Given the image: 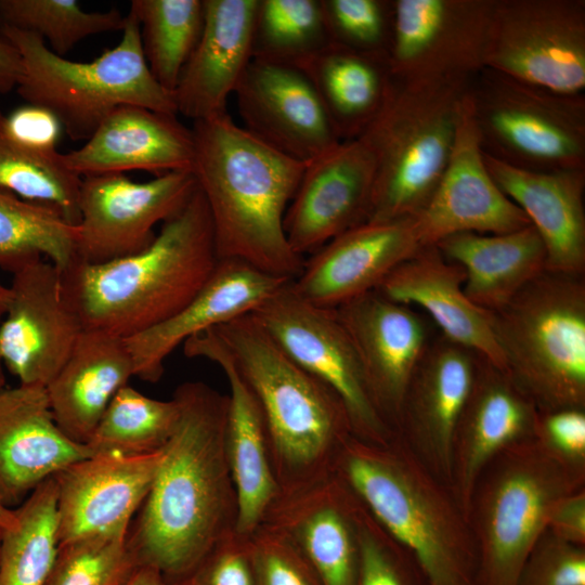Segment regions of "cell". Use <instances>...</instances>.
<instances>
[{
    "mask_svg": "<svg viewBox=\"0 0 585 585\" xmlns=\"http://www.w3.org/2000/svg\"><path fill=\"white\" fill-rule=\"evenodd\" d=\"M173 398L177 427L127 535L135 567L165 583L188 580L213 549L226 504L227 398L202 382L181 385Z\"/></svg>",
    "mask_w": 585,
    "mask_h": 585,
    "instance_id": "cell-1",
    "label": "cell"
},
{
    "mask_svg": "<svg viewBox=\"0 0 585 585\" xmlns=\"http://www.w3.org/2000/svg\"><path fill=\"white\" fill-rule=\"evenodd\" d=\"M191 128V171L209 210L218 259L296 278L306 258L288 244L284 218L306 164L264 144L229 113Z\"/></svg>",
    "mask_w": 585,
    "mask_h": 585,
    "instance_id": "cell-2",
    "label": "cell"
},
{
    "mask_svg": "<svg viewBox=\"0 0 585 585\" xmlns=\"http://www.w3.org/2000/svg\"><path fill=\"white\" fill-rule=\"evenodd\" d=\"M219 262L206 200L197 188L145 249L103 263L77 260L62 272L83 329L128 339L181 311Z\"/></svg>",
    "mask_w": 585,
    "mask_h": 585,
    "instance_id": "cell-3",
    "label": "cell"
},
{
    "mask_svg": "<svg viewBox=\"0 0 585 585\" xmlns=\"http://www.w3.org/2000/svg\"><path fill=\"white\" fill-rule=\"evenodd\" d=\"M342 446L349 487L412 554L429 585H480L476 543L451 487L398 437L375 445L349 435Z\"/></svg>",
    "mask_w": 585,
    "mask_h": 585,
    "instance_id": "cell-4",
    "label": "cell"
},
{
    "mask_svg": "<svg viewBox=\"0 0 585 585\" xmlns=\"http://www.w3.org/2000/svg\"><path fill=\"white\" fill-rule=\"evenodd\" d=\"M471 78L400 81L360 138L375 180L367 221L419 214L447 166Z\"/></svg>",
    "mask_w": 585,
    "mask_h": 585,
    "instance_id": "cell-5",
    "label": "cell"
},
{
    "mask_svg": "<svg viewBox=\"0 0 585 585\" xmlns=\"http://www.w3.org/2000/svg\"><path fill=\"white\" fill-rule=\"evenodd\" d=\"M486 313L505 372L538 412L585 410V275L545 270Z\"/></svg>",
    "mask_w": 585,
    "mask_h": 585,
    "instance_id": "cell-6",
    "label": "cell"
},
{
    "mask_svg": "<svg viewBox=\"0 0 585 585\" xmlns=\"http://www.w3.org/2000/svg\"><path fill=\"white\" fill-rule=\"evenodd\" d=\"M0 31L22 56L17 94L27 104L50 113L74 141H87L122 105L178 115L172 92L164 89L150 72L140 25L130 11L120 41L91 62L60 56L35 34L5 26H0Z\"/></svg>",
    "mask_w": 585,
    "mask_h": 585,
    "instance_id": "cell-7",
    "label": "cell"
},
{
    "mask_svg": "<svg viewBox=\"0 0 585 585\" xmlns=\"http://www.w3.org/2000/svg\"><path fill=\"white\" fill-rule=\"evenodd\" d=\"M582 489L585 468L561 460L534 437L500 451L481 472L467 511L480 585H516L552 505Z\"/></svg>",
    "mask_w": 585,
    "mask_h": 585,
    "instance_id": "cell-8",
    "label": "cell"
},
{
    "mask_svg": "<svg viewBox=\"0 0 585 585\" xmlns=\"http://www.w3.org/2000/svg\"><path fill=\"white\" fill-rule=\"evenodd\" d=\"M212 329L255 394L287 463L310 465L352 434L340 399L297 364L251 313Z\"/></svg>",
    "mask_w": 585,
    "mask_h": 585,
    "instance_id": "cell-9",
    "label": "cell"
},
{
    "mask_svg": "<svg viewBox=\"0 0 585 585\" xmlns=\"http://www.w3.org/2000/svg\"><path fill=\"white\" fill-rule=\"evenodd\" d=\"M467 99L482 153L530 171L585 169V96L484 67Z\"/></svg>",
    "mask_w": 585,
    "mask_h": 585,
    "instance_id": "cell-10",
    "label": "cell"
},
{
    "mask_svg": "<svg viewBox=\"0 0 585 585\" xmlns=\"http://www.w3.org/2000/svg\"><path fill=\"white\" fill-rule=\"evenodd\" d=\"M290 282L252 316L297 364L340 399L353 437L387 445L395 433L373 401L360 358L336 309L306 302L291 290Z\"/></svg>",
    "mask_w": 585,
    "mask_h": 585,
    "instance_id": "cell-11",
    "label": "cell"
},
{
    "mask_svg": "<svg viewBox=\"0 0 585 585\" xmlns=\"http://www.w3.org/2000/svg\"><path fill=\"white\" fill-rule=\"evenodd\" d=\"M485 67L560 94H584L585 1L494 0Z\"/></svg>",
    "mask_w": 585,
    "mask_h": 585,
    "instance_id": "cell-12",
    "label": "cell"
},
{
    "mask_svg": "<svg viewBox=\"0 0 585 585\" xmlns=\"http://www.w3.org/2000/svg\"><path fill=\"white\" fill-rule=\"evenodd\" d=\"M197 188L192 171H169L146 182L125 173L81 178L78 198V260L103 263L151 245L154 227L176 216Z\"/></svg>",
    "mask_w": 585,
    "mask_h": 585,
    "instance_id": "cell-13",
    "label": "cell"
},
{
    "mask_svg": "<svg viewBox=\"0 0 585 585\" xmlns=\"http://www.w3.org/2000/svg\"><path fill=\"white\" fill-rule=\"evenodd\" d=\"M494 0H393L388 55L400 81L472 78L485 67Z\"/></svg>",
    "mask_w": 585,
    "mask_h": 585,
    "instance_id": "cell-14",
    "label": "cell"
},
{
    "mask_svg": "<svg viewBox=\"0 0 585 585\" xmlns=\"http://www.w3.org/2000/svg\"><path fill=\"white\" fill-rule=\"evenodd\" d=\"M0 323V361L21 385L47 387L83 330L62 272L40 259L14 272Z\"/></svg>",
    "mask_w": 585,
    "mask_h": 585,
    "instance_id": "cell-15",
    "label": "cell"
},
{
    "mask_svg": "<svg viewBox=\"0 0 585 585\" xmlns=\"http://www.w3.org/2000/svg\"><path fill=\"white\" fill-rule=\"evenodd\" d=\"M478 360L479 353L438 330L412 375L401 408L396 437L448 486L454 433Z\"/></svg>",
    "mask_w": 585,
    "mask_h": 585,
    "instance_id": "cell-16",
    "label": "cell"
},
{
    "mask_svg": "<svg viewBox=\"0 0 585 585\" xmlns=\"http://www.w3.org/2000/svg\"><path fill=\"white\" fill-rule=\"evenodd\" d=\"M336 312L355 347L373 401L396 435L407 386L438 330L426 314L377 290Z\"/></svg>",
    "mask_w": 585,
    "mask_h": 585,
    "instance_id": "cell-17",
    "label": "cell"
},
{
    "mask_svg": "<svg viewBox=\"0 0 585 585\" xmlns=\"http://www.w3.org/2000/svg\"><path fill=\"white\" fill-rule=\"evenodd\" d=\"M374 180V158L361 139L340 141L307 162L284 218L291 249L304 258L367 221Z\"/></svg>",
    "mask_w": 585,
    "mask_h": 585,
    "instance_id": "cell-18",
    "label": "cell"
},
{
    "mask_svg": "<svg viewBox=\"0 0 585 585\" xmlns=\"http://www.w3.org/2000/svg\"><path fill=\"white\" fill-rule=\"evenodd\" d=\"M234 94L242 127L300 162L340 140L308 77L292 65L252 58Z\"/></svg>",
    "mask_w": 585,
    "mask_h": 585,
    "instance_id": "cell-19",
    "label": "cell"
},
{
    "mask_svg": "<svg viewBox=\"0 0 585 585\" xmlns=\"http://www.w3.org/2000/svg\"><path fill=\"white\" fill-rule=\"evenodd\" d=\"M420 247L415 217L365 221L304 259L290 288L306 302L336 309L375 290Z\"/></svg>",
    "mask_w": 585,
    "mask_h": 585,
    "instance_id": "cell-20",
    "label": "cell"
},
{
    "mask_svg": "<svg viewBox=\"0 0 585 585\" xmlns=\"http://www.w3.org/2000/svg\"><path fill=\"white\" fill-rule=\"evenodd\" d=\"M162 454L164 448L140 456L93 455L54 474L60 546L90 536L128 534Z\"/></svg>",
    "mask_w": 585,
    "mask_h": 585,
    "instance_id": "cell-21",
    "label": "cell"
},
{
    "mask_svg": "<svg viewBox=\"0 0 585 585\" xmlns=\"http://www.w3.org/2000/svg\"><path fill=\"white\" fill-rule=\"evenodd\" d=\"M415 221L422 247L456 233L504 234L531 225L524 212L499 190L484 164L467 94L445 171Z\"/></svg>",
    "mask_w": 585,
    "mask_h": 585,
    "instance_id": "cell-22",
    "label": "cell"
},
{
    "mask_svg": "<svg viewBox=\"0 0 585 585\" xmlns=\"http://www.w3.org/2000/svg\"><path fill=\"white\" fill-rule=\"evenodd\" d=\"M537 413L533 401L508 374L479 354L452 450L450 487L466 517L485 466L505 447L534 435Z\"/></svg>",
    "mask_w": 585,
    "mask_h": 585,
    "instance_id": "cell-23",
    "label": "cell"
},
{
    "mask_svg": "<svg viewBox=\"0 0 585 585\" xmlns=\"http://www.w3.org/2000/svg\"><path fill=\"white\" fill-rule=\"evenodd\" d=\"M289 282L239 260H219L207 283L181 311L125 339L135 376L151 382L159 380L166 359L188 338L251 313Z\"/></svg>",
    "mask_w": 585,
    "mask_h": 585,
    "instance_id": "cell-24",
    "label": "cell"
},
{
    "mask_svg": "<svg viewBox=\"0 0 585 585\" xmlns=\"http://www.w3.org/2000/svg\"><path fill=\"white\" fill-rule=\"evenodd\" d=\"M93 456L56 425L44 387L0 388V496L10 507L68 465Z\"/></svg>",
    "mask_w": 585,
    "mask_h": 585,
    "instance_id": "cell-25",
    "label": "cell"
},
{
    "mask_svg": "<svg viewBox=\"0 0 585 585\" xmlns=\"http://www.w3.org/2000/svg\"><path fill=\"white\" fill-rule=\"evenodd\" d=\"M80 178L141 170L159 176L191 171L194 158L192 128L178 115L136 105L114 109L79 148L64 153Z\"/></svg>",
    "mask_w": 585,
    "mask_h": 585,
    "instance_id": "cell-26",
    "label": "cell"
},
{
    "mask_svg": "<svg viewBox=\"0 0 585 585\" xmlns=\"http://www.w3.org/2000/svg\"><path fill=\"white\" fill-rule=\"evenodd\" d=\"M258 0H204L199 40L172 92L178 115L192 121L227 113L226 103L252 60Z\"/></svg>",
    "mask_w": 585,
    "mask_h": 585,
    "instance_id": "cell-27",
    "label": "cell"
},
{
    "mask_svg": "<svg viewBox=\"0 0 585 585\" xmlns=\"http://www.w3.org/2000/svg\"><path fill=\"white\" fill-rule=\"evenodd\" d=\"M483 159L499 190L540 234L546 270L585 275V169L530 171L485 154Z\"/></svg>",
    "mask_w": 585,
    "mask_h": 585,
    "instance_id": "cell-28",
    "label": "cell"
},
{
    "mask_svg": "<svg viewBox=\"0 0 585 585\" xmlns=\"http://www.w3.org/2000/svg\"><path fill=\"white\" fill-rule=\"evenodd\" d=\"M465 276L464 269L446 260L435 245L424 246L375 290L395 302L421 309L442 335L505 370L487 313L464 292Z\"/></svg>",
    "mask_w": 585,
    "mask_h": 585,
    "instance_id": "cell-29",
    "label": "cell"
},
{
    "mask_svg": "<svg viewBox=\"0 0 585 585\" xmlns=\"http://www.w3.org/2000/svg\"><path fill=\"white\" fill-rule=\"evenodd\" d=\"M187 358H204L220 366L229 385L225 446L237 494V528L251 531L274 494V480L264 451L265 421L246 380L212 327L183 344Z\"/></svg>",
    "mask_w": 585,
    "mask_h": 585,
    "instance_id": "cell-30",
    "label": "cell"
},
{
    "mask_svg": "<svg viewBox=\"0 0 585 585\" xmlns=\"http://www.w3.org/2000/svg\"><path fill=\"white\" fill-rule=\"evenodd\" d=\"M132 376L134 363L125 339L83 329L46 387L58 428L73 441L86 444L114 395Z\"/></svg>",
    "mask_w": 585,
    "mask_h": 585,
    "instance_id": "cell-31",
    "label": "cell"
},
{
    "mask_svg": "<svg viewBox=\"0 0 585 585\" xmlns=\"http://www.w3.org/2000/svg\"><path fill=\"white\" fill-rule=\"evenodd\" d=\"M435 246L464 269V292L485 312L507 303L546 270V249L533 225L504 234L456 233Z\"/></svg>",
    "mask_w": 585,
    "mask_h": 585,
    "instance_id": "cell-32",
    "label": "cell"
},
{
    "mask_svg": "<svg viewBox=\"0 0 585 585\" xmlns=\"http://www.w3.org/2000/svg\"><path fill=\"white\" fill-rule=\"evenodd\" d=\"M296 67L310 80L340 141L361 136L395 84L388 58L333 44Z\"/></svg>",
    "mask_w": 585,
    "mask_h": 585,
    "instance_id": "cell-33",
    "label": "cell"
},
{
    "mask_svg": "<svg viewBox=\"0 0 585 585\" xmlns=\"http://www.w3.org/2000/svg\"><path fill=\"white\" fill-rule=\"evenodd\" d=\"M46 259L61 272L78 260L77 226L55 206L0 190V269L14 273Z\"/></svg>",
    "mask_w": 585,
    "mask_h": 585,
    "instance_id": "cell-34",
    "label": "cell"
},
{
    "mask_svg": "<svg viewBox=\"0 0 585 585\" xmlns=\"http://www.w3.org/2000/svg\"><path fill=\"white\" fill-rule=\"evenodd\" d=\"M81 178L56 146L32 144L14 135L0 110V190L25 200L57 207L65 218L79 221Z\"/></svg>",
    "mask_w": 585,
    "mask_h": 585,
    "instance_id": "cell-35",
    "label": "cell"
},
{
    "mask_svg": "<svg viewBox=\"0 0 585 585\" xmlns=\"http://www.w3.org/2000/svg\"><path fill=\"white\" fill-rule=\"evenodd\" d=\"M14 512L17 526L1 534L0 585H44L60 547L54 478L40 483Z\"/></svg>",
    "mask_w": 585,
    "mask_h": 585,
    "instance_id": "cell-36",
    "label": "cell"
},
{
    "mask_svg": "<svg viewBox=\"0 0 585 585\" xmlns=\"http://www.w3.org/2000/svg\"><path fill=\"white\" fill-rule=\"evenodd\" d=\"M179 417L176 398L152 399L126 385L114 395L86 444L93 455L153 454L165 447Z\"/></svg>",
    "mask_w": 585,
    "mask_h": 585,
    "instance_id": "cell-37",
    "label": "cell"
},
{
    "mask_svg": "<svg viewBox=\"0 0 585 585\" xmlns=\"http://www.w3.org/2000/svg\"><path fill=\"white\" fill-rule=\"evenodd\" d=\"M142 51L155 80L173 92L204 25V0H132Z\"/></svg>",
    "mask_w": 585,
    "mask_h": 585,
    "instance_id": "cell-38",
    "label": "cell"
},
{
    "mask_svg": "<svg viewBox=\"0 0 585 585\" xmlns=\"http://www.w3.org/2000/svg\"><path fill=\"white\" fill-rule=\"evenodd\" d=\"M328 44L321 0H258L252 58L298 66Z\"/></svg>",
    "mask_w": 585,
    "mask_h": 585,
    "instance_id": "cell-39",
    "label": "cell"
},
{
    "mask_svg": "<svg viewBox=\"0 0 585 585\" xmlns=\"http://www.w3.org/2000/svg\"><path fill=\"white\" fill-rule=\"evenodd\" d=\"M125 23L116 8L88 12L76 0H0V26L41 37L60 56L89 36L122 30Z\"/></svg>",
    "mask_w": 585,
    "mask_h": 585,
    "instance_id": "cell-40",
    "label": "cell"
},
{
    "mask_svg": "<svg viewBox=\"0 0 585 585\" xmlns=\"http://www.w3.org/2000/svg\"><path fill=\"white\" fill-rule=\"evenodd\" d=\"M127 535L90 536L61 545L44 585H125L136 569Z\"/></svg>",
    "mask_w": 585,
    "mask_h": 585,
    "instance_id": "cell-41",
    "label": "cell"
},
{
    "mask_svg": "<svg viewBox=\"0 0 585 585\" xmlns=\"http://www.w3.org/2000/svg\"><path fill=\"white\" fill-rule=\"evenodd\" d=\"M302 543L307 562L323 585H355L359 546L352 514L322 508L306 522Z\"/></svg>",
    "mask_w": 585,
    "mask_h": 585,
    "instance_id": "cell-42",
    "label": "cell"
},
{
    "mask_svg": "<svg viewBox=\"0 0 585 585\" xmlns=\"http://www.w3.org/2000/svg\"><path fill=\"white\" fill-rule=\"evenodd\" d=\"M329 44L388 58L393 0H321Z\"/></svg>",
    "mask_w": 585,
    "mask_h": 585,
    "instance_id": "cell-43",
    "label": "cell"
},
{
    "mask_svg": "<svg viewBox=\"0 0 585 585\" xmlns=\"http://www.w3.org/2000/svg\"><path fill=\"white\" fill-rule=\"evenodd\" d=\"M353 510L359 546L355 585H429L412 554L385 531L367 508Z\"/></svg>",
    "mask_w": 585,
    "mask_h": 585,
    "instance_id": "cell-44",
    "label": "cell"
},
{
    "mask_svg": "<svg viewBox=\"0 0 585 585\" xmlns=\"http://www.w3.org/2000/svg\"><path fill=\"white\" fill-rule=\"evenodd\" d=\"M516 585H585V546L546 529L528 554Z\"/></svg>",
    "mask_w": 585,
    "mask_h": 585,
    "instance_id": "cell-45",
    "label": "cell"
},
{
    "mask_svg": "<svg viewBox=\"0 0 585 585\" xmlns=\"http://www.w3.org/2000/svg\"><path fill=\"white\" fill-rule=\"evenodd\" d=\"M533 437L561 460L585 468V410L538 412Z\"/></svg>",
    "mask_w": 585,
    "mask_h": 585,
    "instance_id": "cell-46",
    "label": "cell"
},
{
    "mask_svg": "<svg viewBox=\"0 0 585 585\" xmlns=\"http://www.w3.org/2000/svg\"><path fill=\"white\" fill-rule=\"evenodd\" d=\"M188 580L193 585H258L253 557L236 549L210 551Z\"/></svg>",
    "mask_w": 585,
    "mask_h": 585,
    "instance_id": "cell-47",
    "label": "cell"
},
{
    "mask_svg": "<svg viewBox=\"0 0 585 585\" xmlns=\"http://www.w3.org/2000/svg\"><path fill=\"white\" fill-rule=\"evenodd\" d=\"M253 563L258 585H323L308 562L285 550H259Z\"/></svg>",
    "mask_w": 585,
    "mask_h": 585,
    "instance_id": "cell-48",
    "label": "cell"
},
{
    "mask_svg": "<svg viewBox=\"0 0 585 585\" xmlns=\"http://www.w3.org/2000/svg\"><path fill=\"white\" fill-rule=\"evenodd\" d=\"M547 530L566 542L585 546V489L564 495L552 505Z\"/></svg>",
    "mask_w": 585,
    "mask_h": 585,
    "instance_id": "cell-49",
    "label": "cell"
},
{
    "mask_svg": "<svg viewBox=\"0 0 585 585\" xmlns=\"http://www.w3.org/2000/svg\"><path fill=\"white\" fill-rule=\"evenodd\" d=\"M6 121L17 138L32 144L56 146L61 126L47 110L27 104L6 116Z\"/></svg>",
    "mask_w": 585,
    "mask_h": 585,
    "instance_id": "cell-50",
    "label": "cell"
},
{
    "mask_svg": "<svg viewBox=\"0 0 585 585\" xmlns=\"http://www.w3.org/2000/svg\"><path fill=\"white\" fill-rule=\"evenodd\" d=\"M23 70L22 56L15 44L0 31V93L16 89Z\"/></svg>",
    "mask_w": 585,
    "mask_h": 585,
    "instance_id": "cell-51",
    "label": "cell"
},
{
    "mask_svg": "<svg viewBox=\"0 0 585 585\" xmlns=\"http://www.w3.org/2000/svg\"><path fill=\"white\" fill-rule=\"evenodd\" d=\"M125 585H166V583L156 570L139 567L132 572Z\"/></svg>",
    "mask_w": 585,
    "mask_h": 585,
    "instance_id": "cell-52",
    "label": "cell"
},
{
    "mask_svg": "<svg viewBox=\"0 0 585 585\" xmlns=\"http://www.w3.org/2000/svg\"><path fill=\"white\" fill-rule=\"evenodd\" d=\"M18 520L13 509L8 507L0 496V529L12 530L17 526Z\"/></svg>",
    "mask_w": 585,
    "mask_h": 585,
    "instance_id": "cell-53",
    "label": "cell"
},
{
    "mask_svg": "<svg viewBox=\"0 0 585 585\" xmlns=\"http://www.w3.org/2000/svg\"><path fill=\"white\" fill-rule=\"evenodd\" d=\"M10 299V288L0 281V323L4 316Z\"/></svg>",
    "mask_w": 585,
    "mask_h": 585,
    "instance_id": "cell-54",
    "label": "cell"
},
{
    "mask_svg": "<svg viewBox=\"0 0 585 585\" xmlns=\"http://www.w3.org/2000/svg\"><path fill=\"white\" fill-rule=\"evenodd\" d=\"M5 386V374H4V366L2 362L0 361V388Z\"/></svg>",
    "mask_w": 585,
    "mask_h": 585,
    "instance_id": "cell-55",
    "label": "cell"
},
{
    "mask_svg": "<svg viewBox=\"0 0 585 585\" xmlns=\"http://www.w3.org/2000/svg\"><path fill=\"white\" fill-rule=\"evenodd\" d=\"M166 585H193L190 580L173 582V583H166Z\"/></svg>",
    "mask_w": 585,
    "mask_h": 585,
    "instance_id": "cell-56",
    "label": "cell"
},
{
    "mask_svg": "<svg viewBox=\"0 0 585 585\" xmlns=\"http://www.w3.org/2000/svg\"><path fill=\"white\" fill-rule=\"evenodd\" d=\"M1 534H2V530L0 529V541H1Z\"/></svg>",
    "mask_w": 585,
    "mask_h": 585,
    "instance_id": "cell-57",
    "label": "cell"
}]
</instances>
